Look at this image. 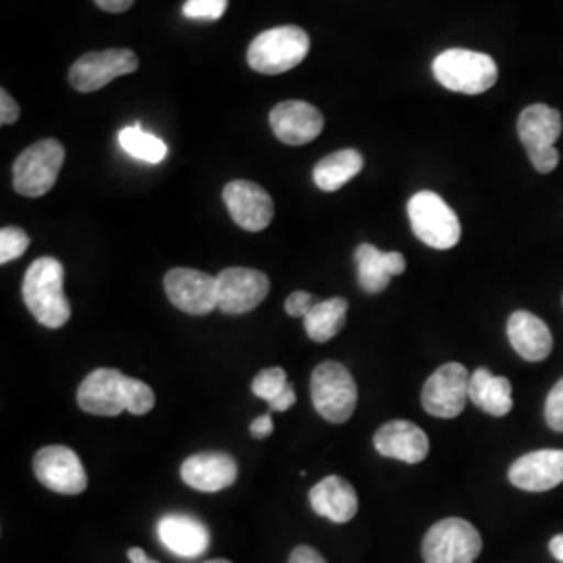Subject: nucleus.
<instances>
[{
	"instance_id": "nucleus-23",
	"label": "nucleus",
	"mask_w": 563,
	"mask_h": 563,
	"mask_svg": "<svg viewBox=\"0 0 563 563\" xmlns=\"http://www.w3.org/2000/svg\"><path fill=\"white\" fill-rule=\"evenodd\" d=\"M162 543L180 558H201L211 539L201 522L184 516H167L157 526Z\"/></svg>"
},
{
	"instance_id": "nucleus-36",
	"label": "nucleus",
	"mask_w": 563,
	"mask_h": 563,
	"mask_svg": "<svg viewBox=\"0 0 563 563\" xmlns=\"http://www.w3.org/2000/svg\"><path fill=\"white\" fill-rule=\"evenodd\" d=\"M272 432H274V422H272L269 413H265V416L257 418L255 422L251 423V434L255 439H267Z\"/></svg>"
},
{
	"instance_id": "nucleus-28",
	"label": "nucleus",
	"mask_w": 563,
	"mask_h": 563,
	"mask_svg": "<svg viewBox=\"0 0 563 563\" xmlns=\"http://www.w3.org/2000/svg\"><path fill=\"white\" fill-rule=\"evenodd\" d=\"M120 144L121 148L146 163H162L167 155V146L162 139L144 132L141 128V123H134L130 128H123L120 132Z\"/></svg>"
},
{
	"instance_id": "nucleus-5",
	"label": "nucleus",
	"mask_w": 563,
	"mask_h": 563,
	"mask_svg": "<svg viewBox=\"0 0 563 563\" xmlns=\"http://www.w3.org/2000/svg\"><path fill=\"white\" fill-rule=\"evenodd\" d=\"M413 234L428 246L446 251L462 239V223L455 211L430 190L413 195L407 205Z\"/></svg>"
},
{
	"instance_id": "nucleus-7",
	"label": "nucleus",
	"mask_w": 563,
	"mask_h": 563,
	"mask_svg": "<svg viewBox=\"0 0 563 563\" xmlns=\"http://www.w3.org/2000/svg\"><path fill=\"white\" fill-rule=\"evenodd\" d=\"M481 551V532L462 518H444L423 537L422 558L426 563H474Z\"/></svg>"
},
{
	"instance_id": "nucleus-6",
	"label": "nucleus",
	"mask_w": 563,
	"mask_h": 563,
	"mask_svg": "<svg viewBox=\"0 0 563 563\" xmlns=\"http://www.w3.org/2000/svg\"><path fill=\"white\" fill-rule=\"evenodd\" d=\"M311 399L325 422H349L357 407V384L342 363L323 362L311 374Z\"/></svg>"
},
{
	"instance_id": "nucleus-26",
	"label": "nucleus",
	"mask_w": 563,
	"mask_h": 563,
	"mask_svg": "<svg viewBox=\"0 0 563 563\" xmlns=\"http://www.w3.org/2000/svg\"><path fill=\"white\" fill-rule=\"evenodd\" d=\"M346 309H349V302H346V299H342V297L316 302L313 309L302 320L307 336L316 342L332 341L344 328Z\"/></svg>"
},
{
	"instance_id": "nucleus-19",
	"label": "nucleus",
	"mask_w": 563,
	"mask_h": 563,
	"mask_svg": "<svg viewBox=\"0 0 563 563\" xmlns=\"http://www.w3.org/2000/svg\"><path fill=\"white\" fill-rule=\"evenodd\" d=\"M181 481L201 493H218L236 483L239 465L225 453H199L181 463Z\"/></svg>"
},
{
	"instance_id": "nucleus-9",
	"label": "nucleus",
	"mask_w": 563,
	"mask_h": 563,
	"mask_svg": "<svg viewBox=\"0 0 563 563\" xmlns=\"http://www.w3.org/2000/svg\"><path fill=\"white\" fill-rule=\"evenodd\" d=\"M470 376L462 363L441 365L423 384V409L441 420L457 418L470 402Z\"/></svg>"
},
{
	"instance_id": "nucleus-15",
	"label": "nucleus",
	"mask_w": 563,
	"mask_h": 563,
	"mask_svg": "<svg viewBox=\"0 0 563 563\" xmlns=\"http://www.w3.org/2000/svg\"><path fill=\"white\" fill-rule=\"evenodd\" d=\"M272 130L288 146H302L316 141L323 130L322 111L305 101H284L272 109Z\"/></svg>"
},
{
	"instance_id": "nucleus-34",
	"label": "nucleus",
	"mask_w": 563,
	"mask_h": 563,
	"mask_svg": "<svg viewBox=\"0 0 563 563\" xmlns=\"http://www.w3.org/2000/svg\"><path fill=\"white\" fill-rule=\"evenodd\" d=\"M18 120H20V104L7 90H0V123L11 125Z\"/></svg>"
},
{
	"instance_id": "nucleus-1",
	"label": "nucleus",
	"mask_w": 563,
	"mask_h": 563,
	"mask_svg": "<svg viewBox=\"0 0 563 563\" xmlns=\"http://www.w3.org/2000/svg\"><path fill=\"white\" fill-rule=\"evenodd\" d=\"M65 269L55 257H41L25 272L21 295L30 313L51 330L63 328L71 318V305L63 292Z\"/></svg>"
},
{
	"instance_id": "nucleus-38",
	"label": "nucleus",
	"mask_w": 563,
	"mask_h": 563,
	"mask_svg": "<svg viewBox=\"0 0 563 563\" xmlns=\"http://www.w3.org/2000/svg\"><path fill=\"white\" fill-rule=\"evenodd\" d=\"M549 551H551V555H553L558 562L563 563V534H558V537L551 539Z\"/></svg>"
},
{
	"instance_id": "nucleus-10",
	"label": "nucleus",
	"mask_w": 563,
	"mask_h": 563,
	"mask_svg": "<svg viewBox=\"0 0 563 563\" xmlns=\"http://www.w3.org/2000/svg\"><path fill=\"white\" fill-rule=\"evenodd\" d=\"M139 69V57L128 48L88 53L74 63L69 84L78 92H97L107 84Z\"/></svg>"
},
{
	"instance_id": "nucleus-13",
	"label": "nucleus",
	"mask_w": 563,
	"mask_h": 563,
	"mask_svg": "<svg viewBox=\"0 0 563 563\" xmlns=\"http://www.w3.org/2000/svg\"><path fill=\"white\" fill-rule=\"evenodd\" d=\"M34 474L38 483L59 495H81L88 486V476L80 457L63 446H44L34 457Z\"/></svg>"
},
{
	"instance_id": "nucleus-20",
	"label": "nucleus",
	"mask_w": 563,
	"mask_h": 563,
	"mask_svg": "<svg viewBox=\"0 0 563 563\" xmlns=\"http://www.w3.org/2000/svg\"><path fill=\"white\" fill-rule=\"evenodd\" d=\"M311 509L334 523L351 522L357 516L360 499L355 488L341 476H328L309 493Z\"/></svg>"
},
{
	"instance_id": "nucleus-25",
	"label": "nucleus",
	"mask_w": 563,
	"mask_h": 563,
	"mask_svg": "<svg viewBox=\"0 0 563 563\" xmlns=\"http://www.w3.org/2000/svg\"><path fill=\"white\" fill-rule=\"evenodd\" d=\"M363 169L362 153L353 148H342L316 165L313 181L320 190L334 192L342 188L346 181L353 180Z\"/></svg>"
},
{
	"instance_id": "nucleus-30",
	"label": "nucleus",
	"mask_w": 563,
	"mask_h": 563,
	"mask_svg": "<svg viewBox=\"0 0 563 563\" xmlns=\"http://www.w3.org/2000/svg\"><path fill=\"white\" fill-rule=\"evenodd\" d=\"M30 246V236L21 228H2L0 230V263L7 265L9 262L20 260L21 255Z\"/></svg>"
},
{
	"instance_id": "nucleus-22",
	"label": "nucleus",
	"mask_w": 563,
	"mask_h": 563,
	"mask_svg": "<svg viewBox=\"0 0 563 563\" xmlns=\"http://www.w3.org/2000/svg\"><path fill=\"white\" fill-rule=\"evenodd\" d=\"M357 262V278L363 290L369 295H378L388 286L393 276H401L407 267V262L401 253L390 251L384 253L372 244H360L355 251Z\"/></svg>"
},
{
	"instance_id": "nucleus-12",
	"label": "nucleus",
	"mask_w": 563,
	"mask_h": 563,
	"mask_svg": "<svg viewBox=\"0 0 563 563\" xmlns=\"http://www.w3.org/2000/svg\"><path fill=\"white\" fill-rule=\"evenodd\" d=\"M218 284V309L230 316H242L260 307L269 295V278L251 267H228L220 276Z\"/></svg>"
},
{
	"instance_id": "nucleus-24",
	"label": "nucleus",
	"mask_w": 563,
	"mask_h": 563,
	"mask_svg": "<svg viewBox=\"0 0 563 563\" xmlns=\"http://www.w3.org/2000/svg\"><path fill=\"white\" fill-rule=\"evenodd\" d=\"M470 402L481 407L488 416L504 418L514 409L511 383L481 367L470 376Z\"/></svg>"
},
{
	"instance_id": "nucleus-32",
	"label": "nucleus",
	"mask_w": 563,
	"mask_h": 563,
	"mask_svg": "<svg viewBox=\"0 0 563 563\" xmlns=\"http://www.w3.org/2000/svg\"><path fill=\"white\" fill-rule=\"evenodd\" d=\"M544 420L551 430L563 432V378L555 384L544 402Z\"/></svg>"
},
{
	"instance_id": "nucleus-40",
	"label": "nucleus",
	"mask_w": 563,
	"mask_h": 563,
	"mask_svg": "<svg viewBox=\"0 0 563 563\" xmlns=\"http://www.w3.org/2000/svg\"><path fill=\"white\" fill-rule=\"evenodd\" d=\"M205 563H232V562H228V560H211V562H205Z\"/></svg>"
},
{
	"instance_id": "nucleus-39",
	"label": "nucleus",
	"mask_w": 563,
	"mask_h": 563,
	"mask_svg": "<svg viewBox=\"0 0 563 563\" xmlns=\"http://www.w3.org/2000/svg\"><path fill=\"white\" fill-rule=\"evenodd\" d=\"M128 558H130V562L132 563H159V562H153L142 549H139V547H132L130 551H128Z\"/></svg>"
},
{
	"instance_id": "nucleus-35",
	"label": "nucleus",
	"mask_w": 563,
	"mask_h": 563,
	"mask_svg": "<svg viewBox=\"0 0 563 563\" xmlns=\"http://www.w3.org/2000/svg\"><path fill=\"white\" fill-rule=\"evenodd\" d=\"M288 563H325L322 555L313 549V547H297L292 553H290V560Z\"/></svg>"
},
{
	"instance_id": "nucleus-37",
	"label": "nucleus",
	"mask_w": 563,
	"mask_h": 563,
	"mask_svg": "<svg viewBox=\"0 0 563 563\" xmlns=\"http://www.w3.org/2000/svg\"><path fill=\"white\" fill-rule=\"evenodd\" d=\"M95 2L107 13H125L134 4V0H95Z\"/></svg>"
},
{
	"instance_id": "nucleus-31",
	"label": "nucleus",
	"mask_w": 563,
	"mask_h": 563,
	"mask_svg": "<svg viewBox=\"0 0 563 563\" xmlns=\"http://www.w3.org/2000/svg\"><path fill=\"white\" fill-rule=\"evenodd\" d=\"M228 9V0H186L181 13L188 20L216 21L222 18Z\"/></svg>"
},
{
	"instance_id": "nucleus-33",
	"label": "nucleus",
	"mask_w": 563,
	"mask_h": 563,
	"mask_svg": "<svg viewBox=\"0 0 563 563\" xmlns=\"http://www.w3.org/2000/svg\"><path fill=\"white\" fill-rule=\"evenodd\" d=\"M313 295H309V292H305V290H297V292H292L288 299H286V313L290 316V318H307V313L313 309Z\"/></svg>"
},
{
	"instance_id": "nucleus-17",
	"label": "nucleus",
	"mask_w": 563,
	"mask_h": 563,
	"mask_svg": "<svg viewBox=\"0 0 563 563\" xmlns=\"http://www.w3.org/2000/svg\"><path fill=\"white\" fill-rule=\"evenodd\" d=\"M509 481L528 493H544L563 483L562 449H541L526 453L509 467Z\"/></svg>"
},
{
	"instance_id": "nucleus-2",
	"label": "nucleus",
	"mask_w": 563,
	"mask_h": 563,
	"mask_svg": "<svg viewBox=\"0 0 563 563\" xmlns=\"http://www.w3.org/2000/svg\"><path fill=\"white\" fill-rule=\"evenodd\" d=\"M432 74L446 90L476 97L495 86L499 67L486 53L449 48L432 63Z\"/></svg>"
},
{
	"instance_id": "nucleus-11",
	"label": "nucleus",
	"mask_w": 563,
	"mask_h": 563,
	"mask_svg": "<svg viewBox=\"0 0 563 563\" xmlns=\"http://www.w3.org/2000/svg\"><path fill=\"white\" fill-rule=\"evenodd\" d=\"M163 286L172 305L188 316H207L218 309V284L205 272L174 267L165 274Z\"/></svg>"
},
{
	"instance_id": "nucleus-8",
	"label": "nucleus",
	"mask_w": 563,
	"mask_h": 563,
	"mask_svg": "<svg viewBox=\"0 0 563 563\" xmlns=\"http://www.w3.org/2000/svg\"><path fill=\"white\" fill-rule=\"evenodd\" d=\"M65 162V148L59 141L46 139L25 148L13 165V186L15 190L36 199L46 195L59 178Z\"/></svg>"
},
{
	"instance_id": "nucleus-3",
	"label": "nucleus",
	"mask_w": 563,
	"mask_h": 563,
	"mask_svg": "<svg viewBox=\"0 0 563 563\" xmlns=\"http://www.w3.org/2000/svg\"><path fill=\"white\" fill-rule=\"evenodd\" d=\"M309 46L311 41L305 30L297 25H282L263 32L251 42L246 60L260 74L278 76L301 65L309 55Z\"/></svg>"
},
{
	"instance_id": "nucleus-21",
	"label": "nucleus",
	"mask_w": 563,
	"mask_h": 563,
	"mask_svg": "<svg viewBox=\"0 0 563 563\" xmlns=\"http://www.w3.org/2000/svg\"><path fill=\"white\" fill-rule=\"evenodd\" d=\"M507 336L516 353L526 362H543L553 349L549 325L528 311L511 313L507 322Z\"/></svg>"
},
{
	"instance_id": "nucleus-29",
	"label": "nucleus",
	"mask_w": 563,
	"mask_h": 563,
	"mask_svg": "<svg viewBox=\"0 0 563 563\" xmlns=\"http://www.w3.org/2000/svg\"><path fill=\"white\" fill-rule=\"evenodd\" d=\"M123 402H125V411H130L132 416H146L155 407V393L148 384L125 376Z\"/></svg>"
},
{
	"instance_id": "nucleus-27",
	"label": "nucleus",
	"mask_w": 563,
	"mask_h": 563,
	"mask_svg": "<svg viewBox=\"0 0 563 563\" xmlns=\"http://www.w3.org/2000/svg\"><path fill=\"white\" fill-rule=\"evenodd\" d=\"M251 388H253L255 397L269 402L272 411H288L297 402L295 388H292V384L288 383L286 372L282 367L262 369L255 376Z\"/></svg>"
},
{
	"instance_id": "nucleus-16",
	"label": "nucleus",
	"mask_w": 563,
	"mask_h": 563,
	"mask_svg": "<svg viewBox=\"0 0 563 563\" xmlns=\"http://www.w3.org/2000/svg\"><path fill=\"white\" fill-rule=\"evenodd\" d=\"M123 380L125 376L113 367H99L86 376L78 388V405L86 413L115 418L125 411L123 402Z\"/></svg>"
},
{
	"instance_id": "nucleus-18",
	"label": "nucleus",
	"mask_w": 563,
	"mask_h": 563,
	"mask_svg": "<svg viewBox=\"0 0 563 563\" xmlns=\"http://www.w3.org/2000/svg\"><path fill=\"white\" fill-rule=\"evenodd\" d=\"M374 446L383 457L420 463L428 457L430 441L420 426L407 420H393L374 434Z\"/></svg>"
},
{
	"instance_id": "nucleus-4",
	"label": "nucleus",
	"mask_w": 563,
	"mask_h": 563,
	"mask_svg": "<svg viewBox=\"0 0 563 563\" xmlns=\"http://www.w3.org/2000/svg\"><path fill=\"white\" fill-rule=\"evenodd\" d=\"M562 130V113L543 102L530 104L520 113L518 136L539 174H551L558 167L560 153L555 142L560 141Z\"/></svg>"
},
{
	"instance_id": "nucleus-14",
	"label": "nucleus",
	"mask_w": 563,
	"mask_h": 563,
	"mask_svg": "<svg viewBox=\"0 0 563 563\" xmlns=\"http://www.w3.org/2000/svg\"><path fill=\"white\" fill-rule=\"evenodd\" d=\"M223 202L232 220L246 232H262L274 220L272 197L253 181H230L223 188Z\"/></svg>"
}]
</instances>
